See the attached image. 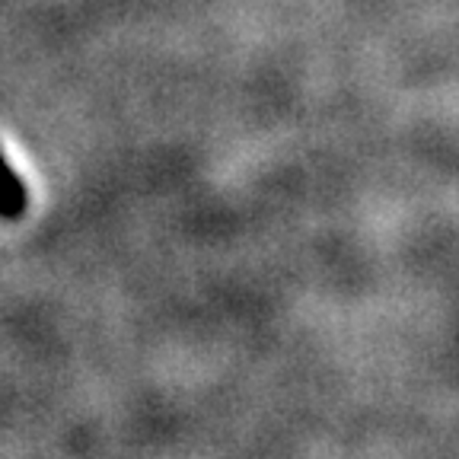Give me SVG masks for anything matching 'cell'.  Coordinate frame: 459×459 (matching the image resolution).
<instances>
[{
  "mask_svg": "<svg viewBox=\"0 0 459 459\" xmlns=\"http://www.w3.org/2000/svg\"><path fill=\"white\" fill-rule=\"evenodd\" d=\"M26 204H29L26 186L20 182V176L13 172V166L7 163V157L0 153V217L16 221V217H22Z\"/></svg>",
  "mask_w": 459,
  "mask_h": 459,
  "instance_id": "cell-1",
  "label": "cell"
}]
</instances>
